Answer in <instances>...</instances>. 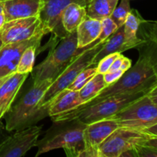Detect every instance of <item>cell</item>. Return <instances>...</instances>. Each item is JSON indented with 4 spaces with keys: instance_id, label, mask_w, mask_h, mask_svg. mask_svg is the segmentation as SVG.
Here are the masks:
<instances>
[{
    "instance_id": "6da1fadb",
    "label": "cell",
    "mask_w": 157,
    "mask_h": 157,
    "mask_svg": "<svg viewBox=\"0 0 157 157\" xmlns=\"http://www.w3.org/2000/svg\"><path fill=\"white\" fill-rule=\"evenodd\" d=\"M86 126L78 118L55 121L42 139L37 142L35 156L62 148L67 156L81 157L85 149L83 134Z\"/></svg>"
},
{
    "instance_id": "7a4b0ae2",
    "label": "cell",
    "mask_w": 157,
    "mask_h": 157,
    "mask_svg": "<svg viewBox=\"0 0 157 157\" xmlns=\"http://www.w3.org/2000/svg\"><path fill=\"white\" fill-rule=\"evenodd\" d=\"M140 57L120 79L101 90V93L87 104L79 106L85 107L110 96L138 91H150L157 84V78L148 55L140 51Z\"/></svg>"
},
{
    "instance_id": "3957f363",
    "label": "cell",
    "mask_w": 157,
    "mask_h": 157,
    "mask_svg": "<svg viewBox=\"0 0 157 157\" xmlns=\"http://www.w3.org/2000/svg\"><path fill=\"white\" fill-rule=\"evenodd\" d=\"M52 82V80L47 79L33 83L24 96L4 116L6 130L14 131L32 127L49 116V107H40L38 104Z\"/></svg>"
},
{
    "instance_id": "277c9868",
    "label": "cell",
    "mask_w": 157,
    "mask_h": 157,
    "mask_svg": "<svg viewBox=\"0 0 157 157\" xmlns=\"http://www.w3.org/2000/svg\"><path fill=\"white\" fill-rule=\"evenodd\" d=\"M149 91H138L110 96L102 101L85 107H78L71 111L59 116L52 117L53 122L78 118L85 124H90L101 120L108 119L117 113Z\"/></svg>"
},
{
    "instance_id": "5b68a950",
    "label": "cell",
    "mask_w": 157,
    "mask_h": 157,
    "mask_svg": "<svg viewBox=\"0 0 157 157\" xmlns=\"http://www.w3.org/2000/svg\"><path fill=\"white\" fill-rule=\"evenodd\" d=\"M78 48L76 32L68 33L60 41L51 48L45 59L34 67L32 78L34 83L44 80L56 79L58 75L67 67L75 58V52Z\"/></svg>"
},
{
    "instance_id": "8992f818",
    "label": "cell",
    "mask_w": 157,
    "mask_h": 157,
    "mask_svg": "<svg viewBox=\"0 0 157 157\" xmlns=\"http://www.w3.org/2000/svg\"><path fill=\"white\" fill-rule=\"evenodd\" d=\"M104 42V41L98 43L92 48L86 49L82 53L75 57L73 61L67 66V67L58 75V78L54 80L50 87L44 93L38 106L40 107H48V103L56 95L67 89L83 70L90 67V65H93L94 58L102 48Z\"/></svg>"
},
{
    "instance_id": "52a82bcc",
    "label": "cell",
    "mask_w": 157,
    "mask_h": 157,
    "mask_svg": "<svg viewBox=\"0 0 157 157\" xmlns=\"http://www.w3.org/2000/svg\"><path fill=\"white\" fill-rule=\"evenodd\" d=\"M110 118L116 121L119 127L144 130L157 124V104L147 94Z\"/></svg>"
},
{
    "instance_id": "ba28073f",
    "label": "cell",
    "mask_w": 157,
    "mask_h": 157,
    "mask_svg": "<svg viewBox=\"0 0 157 157\" xmlns=\"http://www.w3.org/2000/svg\"><path fill=\"white\" fill-rule=\"evenodd\" d=\"M151 136L143 130L118 127L99 147L101 157H120L127 150L145 144Z\"/></svg>"
},
{
    "instance_id": "9c48e42d",
    "label": "cell",
    "mask_w": 157,
    "mask_h": 157,
    "mask_svg": "<svg viewBox=\"0 0 157 157\" xmlns=\"http://www.w3.org/2000/svg\"><path fill=\"white\" fill-rule=\"evenodd\" d=\"M40 34H48L40 17H27L6 21L0 29V39L6 44L31 39Z\"/></svg>"
},
{
    "instance_id": "30bf717a",
    "label": "cell",
    "mask_w": 157,
    "mask_h": 157,
    "mask_svg": "<svg viewBox=\"0 0 157 157\" xmlns=\"http://www.w3.org/2000/svg\"><path fill=\"white\" fill-rule=\"evenodd\" d=\"M42 128L32 126L16 130V133L6 138L0 144V157H21L36 147Z\"/></svg>"
},
{
    "instance_id": "8fae6325",
    "label": "cell",
    "mask_w": 157,
    "mask_h": 157,
    "mask_svg": "<svg viewBox=\"0 0 157 157\" xmlns=\"http://www.w3.org/2000/svg\"><path fill=\"white\" fill-rule=\"evenodd\" d=\"M87 6V0H42V6L39 17L48 33H52L55 38H64L67 32L61 23V13L71 3Z\"/></svg>"
},
{
    "instance_id": "7c38bea8",
    "label": "cell",
    "mask_w": 157,
    "mask_h": 157,
    "mask_svg": "<svg viewBox=\"0 0 157 157\" xmlns=\"http://www.w3.org/2000/svg\"><path fill=\"white\" fill-rule=\"evenodd\" d=\"M44 35L40 34L31 39L3 44L0 48V78H5L16 71L20 57L26 48L40 44Z\"/></svg>"
},
{
    "instance_id": "4fadbf2b",
    "label": "cell",
    "mask_w": 157,
    "mask_h": 157,
    "mask_svg": "<svg viewBox=\"0 0 157 157\" xmlns=\"http://www.w3.org/2000/svg\"><path fill=\"white\" fill-rule=\"evenodd\" d=\"M118 127L117 121L111 118L87 124L83 134L85 148L99 150L101 144Z\"/></svg>"
},
{
    "instance_id": "5bb4252c",
    "label": "cell",
    "mask_w": 157,
    "mask_h": 157,
    "mask_svg": "<svg viewBox=\"0 0 157 157\" xmlns=\"http://www.w3.org/2000/svg\"><path fill=\"white\" fill-rule=\"evenodd\" d=\"M29 74H20L14 72L0 85V118L4 117L12 107L18 91Z\"/></svg>"
},
{
    "instance_id": "9a60e30c",
    "label": "cell",
    "mask_w": 157,
    "mask_h": 157,
    "mask_svg": "<svg viewBox=\"0 0 157 157\" xmlns=\"http://www.w3.org/2000/svg\"><path fill=\"white\" fill-rule=\"evenodd\" d=\"M6 21L21 18L39 16L42 0H2Z\"/></svg>"
},
{
    "instance_id": "2e32d148",
    "label": "cell",
    "mask_w": 157,
    "mask_h": 157,
    "mask_svg": "<svg viewBox=\"0 0 157 157\" xmlns=\"http://www.w3.org/2000/svg\"><path fill=\"white\" fill-rule=\"evenodd\" d=\"M101 31V21L86 17L76 31L78 48L75 58L84 50L96 45Z\"/></svg>"
},
{
    "instance_id": "e0dca14e",
    "label": "cell",
    "mask_w": 157,
    "mask_h": 157,
    "mask_svg": "<svg viewBox=\"0 0 157 157\" xmlns=\"http://www.w3.org/2000/svg\"><path fill=\"white\" fill-rule=\"evenodd\" d=\"M82 104L79 92L65 89L56 95L48 104L49 117H52L64 114Z\"/></svg>"
},
{
    "instance_id": "ac0fdd59",
    "label": "cell",
    "mask_w": 157,
    "mask_h": 157,
    "mask_svg": "<svg viewBox=\"0 0 157 157\" xmlns=\"http://www.w3.org/2000/svg\"><path fill=\"white\" fill-rule=\"evenodd\" d=\"M130 48L124 41V25L118 28L108 38L104 41L103 47L95 55L94 58V64L96 65L100 60L107 55L113 53H122L125 51L129 50Z\"/></svg>"
},
{
    "instance_id": "d6986e66",
    "label": "cell",
    "mask_w": 157,
    "mask_h": 157,
    "mask_svg": "<svg viewBox=\"0 0 157 157\" xmlns=\"http://www.w3.org/2000/svg\"><path fill=\"white\" fill-rule=\"evenodd\" d=\"M144 21L136 9H131L124 24V41L130 49L137 48L145 42V40L137 37V32L141 23Z\"/></svg>"
},
{
    "instance_id": "ffe728a7",
    "label": "cell",
    "mask_w": 157,
    "mask_h": 157,
    "mask_svg": "<svg viewBox=\"0 0 157 157\" xmlns=\"http://www.w3.org/2000/svg\"><path fill=\"white\" fill-rule=\"evenodd\" d=\"M87 17L86 7L78 3H71L61 13V23L67 33L76 32L79 25Z\"/></svg>"
},
{
    "instance_id": "44dd1931",
    "label": "cell",
    "mask_w": 157,
    "mask_h": 157,
    "mask_svg": "<svg viewBox=\"0 0 157 157\" xmlns=\"http://www.w3.org/2000/svg\"><path fill=\"white\" fill-rule=\"evenodd\" d=\"M119 0H89L86 6L87 17L101 21L109 18L117 6Z\"/></svg>"
},
{
    "instance_id": "7402d4cb",
    "label": "cell",
    "mask_w": 157,
    "mask_h": 157,
    "mask_svg": "<svg viewBox=\"0 0 157 157\" xmlns=\"http://www.w3.org/2000/svg\"><path fill=\"white\" fill-rule=\"evenodd\" d=\"M104 79V75L97 74L93 77L81 90H79V96L82 101L83 104H87L89 101L96 98L103 89L107 87Z\"/></svg>"
},
{
    "instance_id": "603a6c76",
    "label": "cell",
    "mask_w": 157,
    "mask_h": 157,
    "mask_svg": "<svg viewBox=\"0 0 157 157\" xmlns=\"http://www.w3.org/2000/svg\"><path fill=\"white\" fill-rule=\"evenodd\" d=\"M40 48V44H34L26 48L20 57L16 72L20 74L32 73L35 65L37 50Z\"/></svg>"
},
{
    "instance_id": "cb8c5ba5",
    "label": "cell",
    "mask_w": 157,
    "mask_h": 157,
    "mask_svg": "<svg viewBox=\"0 0 157 157\" xmlns=\"http://www.w3.org/2000/svg\"><path fill=\"white\" fill-rule=\"evenodd\" d=\"M130 12H131V8H130V0H121L119 6H117L113 10V13L110 15V18L113 19L117 28H120L124 25Z\"/></svg>"
},
{
    "instance_id": "d4e9b609",
    "label": "cell",
    "mask_w": 157,
    "mask_h": 157,
    "mask_svg": "<svg viewBox=\"0 0 157 157\" xmlns=\"http://www.w3.org/2000/svg\"><path fill=\"white\" fill-rule=\"evenodd\" d=\"M97 67H88L83 70L79 75L77 76L75 81L67 87V89L69 90L79 91L94 75H97Z\"/></svg>"
},
{
    "instance_id": "484cf974",
    "label": "cell",
    "mask_w": 157,
    "mask_h": 157,
    "mask_svg": "<svg viewBox=\"0 0 157 157\" xmlns=\"http://www.w3.org/2000/svg\"><path fill=\"white\" fill-rule=\"evenodd\" d=\"M117 29V25L115 24V22L110 17L101 20V31L99 38L97 41V44L105 41Z\"/></svg>"
},
{
    "instance_id": "4316f807",
    "label": "cell",
    "mask_w": 157,
    "mask_h": 157,
    "mask_svg": "<svg viewBox=\"0 0 157 157\" xmlns=\"http://www.w3.org/2000/svg\"><path fill=\"white\" fill-rule=\"evenodd\" d=\"M140 28L144 32V35H142L144 36L143 39L157 44V21H148L144 20Z\"/></svg>"
},
{
    "instance_id": "83f0119b",
    "label": "cell",
    "mask_w": 157,
    "mask_h": 157,
    "mask_svg": "<svg viewBox=\"0 0 157 157\" xmlns=\"http://www.w3.org/2000/svg\"><path fill=\"white\" fill-rule=\"evenodd\" d=\"M121 53H113L110 55H107L102 59L100 60L99 62L96 64L97 67V73L101 74V75H104L107 72L109 71L110 67H111L112 64H113V61L117 58Z\"/></svg>"
},
{
    "instance_id": "f1b7e54d",
    "label": "cell",
    "mask_w": 157,
    "mask_h": 157,
    "mask_svg": "<svg viewBox=\"0 0 157 157\" xmlns=\"http://www.w3.org/2000/svg\"><path fill=\"white\" fill-rule=\"evenodd\" d=\"M137 157H157V147L142 144L135 148Z\"/></svg>"
},
{
    "instance_id": "f546056e",
    "label": "cell",
    "mask_w": 157,
    "mask_h": 157,
    "mask_svg": "<svg viewBox=\"0 0 157 157\" xmlns=\"http://www.w3.org/2000/svg\"><path fill=\"white\" fill-rule=\"evenodd\" d=\"M124 71L121 70L114 71H108L104 75V79L107 85L112 84L115 81L121 78V77L124 75Z\"/></svg>"
},
{
    "instance_id": "4dcf8cb0",
    "label": "cell",
    "mask_w": 157,
    "mask_h": 157,
    "mask_svg": "<svg viewBox=\"0 0 157 157\" xmlns=\"http://www.w3.org/2000/svg\"><path fill=\"white\" fill-rule=\"evenodd\" d=\"M124 55L122 54H120L119 56L113 61V64H112L111 67H110L109 71H114L121 70V64H122L123 60H124Z\"/></svg>"
},
{
    "instance_id": "1f68e13d",
    "label": "cell",
    "mask_w": 157,
    "mask_h": 157,
    "mask_svg": "<svg viewBox=\"0 0 157 157\" xmlns=\"http://www.w3.org/2000/svg\"><path fill=\"white\" fill-rule=\"evenodd\" d=\"M131 66H132L131 60H130L128 58H127V57L124 56V60H123L122 64H121V70L125 72V71H127L129 68H130V67H131Z\"/></svg>"
},
{
    "instance_id": "d6a6232c",
    "label": "cell",
    "mask_w": 157,
    "mask_h": 157,
    "mask_svg": "<svg viewBox=\"0 0 157 157\" xmlns=\"http://www.w3.org/2000/svg\"><path fill=\"white\" fill-rule=\"evenodd\" d=\"M147 95H148L149 98H150V100H151L153 103L157 104V84L155 85L154 87L148 92Z\"/></svg>"
},
{
    "instance_id": "836d02e7",
    "label": "cell",
    "mask_w": 157,
    "mask_h": 157,
    "mask_svg": "<svg viewBox=\"0 0 157 157\" xmlns=\"http://www.w3.org/2000/svg\"><path fill=\"white\" fill-rule=\"evenodd\" d=\"M143 131L146 132V133L151 135V136H157V124L151 126V127H148V128L145 129V130H143Z\"/></svg>"
},
{
    "instance_id": "e575fe53",
    "label": "cell",
    "mask_w": 157,
    "mask_h": 157,
    "mask_svg": "<svg viewBox=\"0 0 157 157\" xmlns=\"http://www.w3.org/2000/svg\"><path fill=\"white\" fill-rule=\"evenodd\" d=\"M144 144H147V145H149V146H152V147H157V136H151L147 141H146Z\"/></svg>"
},
{
    "instance_id": "d590c367",
    "label": "cell",
    "mask_w": 157,
    "mask_h": 157,
    "mask_svg": "<svg viewBox=\"0 0 157 157\" xmlns=\"http://www.w3.org/2000/svg\"><path fill=\"white\" fill-rule=\"evenodd\" d=\"M6 16H5L4 13L0 14V29L2 28V26L4 25V24L6 23Z\"/></svg>"
},
{
    "instance_id": "8d00e7d4",
    "label": "cell",
    "mask_w": 157,
    "mask_h": 157,
    "mask_svg": "<svg viewBox=\"0 0 157 157\" xmlns=\"http://www.w3.org/2000/svg\"><path fill=\"white\" fill-rule=\"evenodd\" d=\"M4 13V8H3V3L2 0H0V14Z\"/></svg>"
},
{
    "instance_id": "74e56055",
    "label": "cell",
    "mask_w": 157,
    "mask_h": 157,
    "mask_svg": "<svg viewBox=\"0 0 157 157\" xmlns=\"http://www.w3.org/2000/svg\"><path fill=\"white\" fill-rule=\"evenodd\" d=\"M9 76L5 77V78H0V85H1V84H2V83L4 82V81H6V79H7V78H8V77H9Z\"/></svg>"
},
{
    "instance_id": "f35d334b",
    "label": "cell",
    "mask_w": 157,
    "mask_h": 157,
    "mask_svg": "<svg viewBox=\"0 0 157 157\" xmlns=\"http://www.w3.org/2000/svg\"><path fill=\"white\" fill-rule=\"evenodd\" d=\"M3 45V44H2V40L0 39V48H2V46Z\"/></svg>"
},
{
    "instance_id": "ab89813d",
    "label": "cell",
    "mask_w": 157,
    "mask_h": 157,
    "mask_svg": "<svg viewBox=\"0 0 157 157\" xmlns=\"http://www.w3.org/2000/svg\"><path fill=\"white\" fill-rule=\"evenodd\" d=\"M1 130H2V127H1V124H0V136H1Z\"/></svg>"
},
{
    "instance_id": "60d3db41",
    "label": "cell",
    "mask_w": 157,
    "mask_h": 157,
    "mask_svg": "<svg viewBox=\"0 0 157 157\" xmlns=\"http://www.w3.org/2000/svg\"><path fill=\"white\" fill-rule=\"evenodd\" d=\"M88 1H89V0H87V2H88Z\"/></svg>"
},
{
    "instance_id": "b9f144b4",
    "label": "cell",
    "mask_w": 157,
    "mask_h": 157,
    "mask_svg": "<svg viewBox=\"0 0 157 157\" xmlns=\"http://www.w3.org/2000/svg\"><path fill=\"white\" fill-rule=\"evenodd\" d=\"M0 120H1V118H0Z\"/></svg>"
}]
</instances>
